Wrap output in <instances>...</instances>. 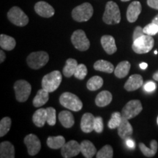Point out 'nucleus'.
Returning a JSON list of instances; mask_svg holds the SVG:
<instances>
[{
  "instance_id": "nucleus-1",
  "label": "nucleus",
  "mask_w": 158,
  "mask_h": 158,
  "mask_svg": "<svg viewBox=\"0 0 158 158\" xmlns=\"http://www.w3.org/2000/svg\"><path fill=\"white\" fill-rule=\"evenodd\" d=\"M102 21L106 24H117L121 21V13H120L118 6L113 1L108 2L106 5V9Z\"/></svg>"
},
{
  "instance_id": "nucleus-2",
  "label": "nucleus",
  "mask_w": 158,
  "mask_h": 158,
  "mask_svg": "<svg viewBox=\"0 0 158 158\" xmlns=\"http://www.w3.org/2000/svg\"><path fill=\"white\" fill-rule=\"evenodd\" d=\"M155 45V40L151 35H144L133 41L132 48L136 54H147L152 49Z\"/></svg>"
},
{
  "instance_id": "nucleus-3",
  "label": "nucleus",
  "mask_w": 158,
  "mask_h": 158,
  "mask_svg": "<svg viewBox=\"0 0 158 158\" xmlns=\"http://www.w3.org/2000/svg\"><path fill=\"white\" fill-rule=\"evenodd\" d=\"M62 81V73L59 70H54L45 75L42 79V88L50 93L56 91Z\"/></svg>"
},
{
  "instance_id": "nucleus-4",
  "label": "nucleus",
  "mask_w": 158,
  "mask_h": 158,
  "mask_svg": "<svg viewBox=\"0 0 158 158\" xmlns=\"http://www.w3.org/2000/svg\"><path fill=\"white\" fill-rule=\"evenodd\" d=\"M94 9L92 5L89 2H85L77 6L72 11V17L78 22L88 21L92 17Z\"/></svg>"
},
{
  "instance_id": "nucleus-5",
  "label": "nucleus",
  "mask_w": 158,
  "mask_h": 158,
  "mask_svg": "<svg viewBox=\"0 0 158 158\" xmlns=\"http://www.w3.org/2000/svg\"><path fill=\"white\" fill-rule=\"evenodd\" d=\"M59 102L64 108L73 111H79L82 109L83 102L76 94L70 92H64L59 98Z\"/></svg>"
},
{
  "instance_id": "nucleus-6",
  "label": "nucleus",
  "mask_w": 158,
  "mask_h": 158,
  "mask_svg": "<svg viewBox=\"0 0 158 158\" xmlns=\"http://www.w3.org/2000/svg\"><path fill=\"white\" fill-rule=\"evenodd\" d=\"M49 61V56L45 51L32 52L27 56V62L29 68L33 70L42 68Z\"/></svg>"
},
{
  "instance_id": "nucleus-7",
  "label": "nucleus",
  "mask_w": 158,
  "mask_h": 158,
  "mask_svg": "<svg viewBox=\"0 0 158 158\" xmlns=\"http://www.w3.org/2000/svg\"><path fill=\"white\" fill-rule=\"evenodd\" d=\"M14 90L15 98L20 102H24L28 100L31 92V86L25 80H19L15 83Z\"/></svg>"
},
{
  "instance_id": "nucleus-8",
  "label": "nucleus",
  "mask_w": 158,
  "mask_h": 158,
  "mask_svg": "<svg viewBox=\"0 0 158 158\" xmlns=\"http://www.w3.org/2000/svg\"><path fill=\"white\" fill-rule=\"evenodd\" d=\"M7 18L12 23L18 27H25L28 24L29 18L19 7H13L7 13Z\"/></svg>"
},
{
  "instance_id": "nucleus-9",
  "label": "nucleus",
  "mask_w": 158,
  "mask_h": 158,
  "mask_svg": "<svg viewBox=\"0 0 158 158\" xmlns=\"http://www.w3.org/2000/svg\"><path fill=\"white\" fill-rule=\"evenodd\" d=\"M71 42L74 47L80 51H87L89 48L90 42L86 37V33L81 29H78L73 33Z\"/></svg>"
},
{
  "instance_id": "nucleus-10",
  "label": "nucleus",
  "mask_w": 158,
  "mask_h": 158,
  "mask_svg": "<svg viewBox=\"0 0 158 158\" xmlns=\"http://www.w3.org/2000/svg\"><path fill=\"white\" fill-rule=\"evenodd\" d=\"M143 107L141 102L138 100H132L127 102L122 108V117L130 119L135 117L141 112Z\"/></svg>"
},
{
  "instance_id": "nucleus-11",
  "label": "nucleus",
  "mask_w": 158,
  "mask_h": 158,
  "mask_svg": "<svg viewBox=\"0 0 158 158\" xmlns=\"http://www.w3.org/2000/svg\"><path fill=\"white\" fill-rule=\"evenodd\" d=\"M24 143L27 147V151L29 155L35 156L40 151V141L35 134H29L26 136L24 138Z\"/></svg>"
},
{
  "instance_id": "nucleus-12",
  "label": "nucleus",
  "mask_w": 158,
  "mask_h": 158,
  "mask_svg": "<svg viewBox=\"0 0 158 158\" xmlns=\"http://www.w3.org/2000/svg\"><path fill=\"white\" fill-rule=\"evenodd\" d=\"M61 155L64 158H71L76 157L81 152V143L76 141L72 140L65 143L64 145L61 148Z\"/></svg>"
},
{
  "instance_id": "nucleus-13",
  "label": "nucleus",
  "mask_w": 158,
  "mask_h": 158,
  "mask_svg": "<svg viewBox=\"0 0 158 158\" xmlns=\"http://www.w3.org/2000/svg\"><path fill=\"white\" fill-rule=\"evenodd\" d=\"M35 10L37 14L43 18H51L55 13L54 7L44 1L38 2L35 4Z\"/></svg>"
},
{
  "instance_id": "nucleus-14",
  "label": "nucleus",
  "mask_w": 158,
  "mask_h": 158,
  "mask_svg": "<svg viewBox=\"0 0 158 158\" xmlns=\"http://www.w3.org/2000/svg\"><path fill=\"white\" fill-rule=\"evenodd\" d=\"M142 6L140 2L134 1L130 4L127 10V19L130 23L137 21L140 13H141Z\"/></svg>"
},
{
  "instance_id": "nucleus-15",
  "label": "nucleus",
  "mask_w": 158,
  "mask_h": 158,
  "mask_svg": "<svg viewBox=\"0 0 158 158\" xmlns=\"http://www.w3.org/2000/svg\"><path fill=\"white\" fill-rule=\"evenodd\" d=\"M143 85V80L141 75L134 74L128 78L124 84V87L128 92H133L141 87Z\"/></svg>"
},
{
  "instance_id": "nucleus-16",
  "label": "nucleus",
  "mask_w": 158,
  "mask_h": 158,
  "mask_svg": "<svg viewBox=\"0 0 158 158\" xmlns=\"http://www.w3.org/2000/svg\"><path fill=\"white\" fill-rule=\"evenodd\" d=\"M94 117L91 113H86L83 115L81 121V129L84 133H89L94 130Z\"/></svg>"
},
{
  "instance_id": "nucleus-17",
  "label": "nucleus",
  "mask_w": 158,
  "mask_h": 158,
  "mask_svg": "<svg viewBox=\"0 0 158 158\" xmlns=\"http://www.w3.org/2000/svg\"><path fill=\"white\" fill-rule=\"evenodd\" d=\"M102 47L108 54L112 55L116 52V48L115 39L110 35H103L100 40Z\"/></svg>"
},
{
  "instance_id": "nucleus-18",
  "label": "nucleus",
  "mask_w": 158,
  "mask_h": 158,
  "mask_svg": "<svg viewBox=\"0 0 158 158\" xmlns=\"http://www.w3.org/2000/svg\"><path fill=\"white\" fill-rule=\"evenodd\" d=\"M133 129L127 118L122 117V122L118 127V135L122 139L130 138L133 135Z\"/></svg>"
},
{
  "instance_id": "nucleus-19",
  "label": "nucleus",
  "mask_w": 158,
  "mask_h": 158,
  "mask_svg": "<svg viewBox=\"0 0 158 158\" xmlns=\"http://www.w3.org/2000/svg\"><path fill=\"white\" fill-rule=\"evenodd\" d=\"M81 152L86 158H92L96 155L97 149L92 142L84 140L81 143Z\"/></svg>"
},
{
  "instance_id": "nucleus-20",
  "label": "nucleus",
  "mask_w": 158,
  "mask_h": 158,
  "mask_svg": "<svg viewBox=\"0 0 158 158\" xmlns=\"http://www.w3.org/2000/svg\"><path fill=\"white\" fill-rule=\"evenodd\" d=\"M0 157L1 158H14V146L9 141L2 142L0 144Z\"/></svg>"
},
{
  "instance_id": "nucleus-21",
  "label": "nucleus",
  "mask_w": 158,
  "mask_h": 158,
  "mask_svg": "<svg viewBox=\"0 0 158 158\" xmlns=\"http://www.w3.org/2000/svg\"><path fill=\"white\" fill-rule=\"evenodd\" d=\"M112 94L107 90L100 92L95 98V104L98 107H105L109 105L112 101Z\"/></svg>"
},
{
  "instance_id": "nucleus-22",
  "label": "nucleus",
  "mask_w": 158,
  "mask_h": 158,
  "mask_svg": "<svg viewBox=\"0 0 158 158\" xmlns=\"http://www.w3.org/2000/svg\"><path fill=\"white\" fill-rule=\"evenodd\" d=\"M32 121L35 126L42 127L47 122V112L46 108H39L33 114Z\"/></svg>"
},
{
  "instance_id": "nucleus-23",
  "label": "nucleus",
  "mask_w": 158,
  "mask_h": 158,
  "mask_svg": "<svg viewBox=\"0 0 158 158\" xmlns=\"http://www.w3.org/2000/svg\"><path fill=\"white\" fill-rule=\"evenodd\" d=\"M59 120L65 128H70L74 125L75 119L72 113L68 110H62L59 114Z\"/></svg>"
},
{
  "instance_id": "nucleus-24",
  "label": "nucleus",
  "mask_w": 158,
  "mask_h": 158,
  "mask_svg": "<svg viewBox=\"0 0 158 158\" xmlns=\"http://www.w3.org/2000/svg\"><path fill=\"white\" fill-rule=\"evenodd\" d=\"M49 92L44 89H41L38 90L36 96L33 99V106L36 108H39L45 105L48 101Z\"/></svg>"
},
{
  "instance_id": "nucleus-25",
  "label": "nucleus",
  "mask_w": 158,
  "mask_h": 158,
  "mask_svg": "<svg viewBox=\"0 0 158 158\" xmlns=\"http://www.w3.org/2000/svg\"><path fill=\"white\" fill-rule=\"evenodd\" d=\"M139 148L144 156L147 157H153L157 152L158 143L156 140H152L150 142V148L146 147L143 143H139Z\"/></svg>"
},
{
  "instance_id": "nucleus-26",
  "label": "nucleus",
  "mask_w": 158,
  "mask_h": 158,
  "mask_svg": "<svg viewBox=\"0 0 158 158\" xmlns=\"http://www.w3.org/2000/svg\"><path fill=\"white\" fill-rule=\"evenodd\" d=\"M131 64L128 61H123L118 63L114 70V74L118 78H123L129 73Z\"/></svg>"
},
{
  "instance_id": "nucleus-27",
  "label": "nucleus",
  "mask_w": 158,
  "mask_h": 158,
  "mask_svg": "<svg viewBox=\"0 0 158 158\" xmlns=\"http://www.w3.org/2000/svg\"><path fill=\"white\" fill-rule=\"evenodd\" d=\"M15 45H16V42L13 37L3 34L0 35V46L4 50H13L15 48Z\"/></svg>"
},
{
  "instance_id": "nucleus-28",
  "label": "nucleus",
  "mask_w": 158,
  "mask_h": 158,
  "mask_svg": "<svg viewBox=\"0 0 158 158\" xmlns=\"http://www.w3.org/2000/svg\"><path fill=\"white\" fill-rule=\"evenodd\" d=\"M94 69L95 70L104 72L106 73H112L114 71L113 64L106 60H98L94 64Z\"/></svg>"
},
{
  "instance_id": "nucleus-29",
  "label": "nucleus",
  "mask_w": 158,
  "mask_h": 158,
  "mask_svg": "<svg viewBox=\"0 0 158 158\" xmlns=\"http://www.w3.org/2000/svg\"><path fill=\"white\" fill-rule=\"evenodd\" d=\"M65 143V138L62 135L49 136L47 139V145L52 149H61Z\"/></svg>"
},
{
  "instance_id": "nucleus-30",
  "label": "nucleus",
  "mask_w": 158,
  "mask_h": 158,
  "mask_svg": "<svg viewBox=\"0 0 158 158\" xmlns=\"http://www.w3.org/2000/svg\"><path fill=\"white\" fill-rule=\"evenodd\" d=\"M78 62L74 59H68L66 61V64L63 68V74L67 78H70L71 76H74L75 72L78 67Z\"/></svg>"
},
{
  "instance_id": "nucleus-31",
  "label": "nucleus",
  "mask_w": 158,
  "mask_h": 158,
  "mask_svg": "<svg viewBox=\"0 0 158 158\" xmlns=\"http://www.w3.org/2000/svg\"><path fill=\"white\" fill-rule=\"evenodd\" d=\"M103 85V79L101 77L95 76L89 79L86 83V87L90 91H96L100 89Z\"/></svg>"
},
{
  "instance_id": "nucleus-32",
  "label": "nucleus",
  "mask_w": 158,
  "mask_h": 158,
  "mask_svg": "<svg viewBox=\"0 0 158 158\" xmlns=\"http://www.w3.org/2000/svg\"><path fill=\"white\" fill-rule=\"evenodd\" d=\"M122 119V115L119 112H114L111 114V117L108 123V126L110 129H115L118 128L119 124H121Z\"/></svg>"
},
{
  "instance_id": "nucleus-33",
  "label": "nucleus",
  "mask_w": 158,
  "mask_h": 158,
  "mask_svg": "<svg viewBox=\"0 0 158 158\" xmlns=\"http://www.w3.org/2000/svg\"><path fill=\"white\" fill-rule=\"evenodd\" d=\"M97 158H112L114 157L113 148L110 145L104 146L97 152Z\"/></svg>"
},
{
  "instance_id": "nucleus-34",
  "label": "nucleus",
  "mask_w": 158,
  "mask_h": 158,
  "mask_svg": "<svg viewBox=\"0 0 158 158\" xmlns=\"http://www.w3.org/2000/svg\"><path fill=\"white\" fill-rule=\"evenodd\" d=\"M11 118L10 117H4L0 122V136L3 137L9 132L11 127Z\"/></svg>"
},
{
  "instance_id": "nucleus-35",
  "label": "nucleus",
  "mask_w": 158,
  "mask_h": 158,
  "mask_svg": "<svg viewBox=\"0 0 158 158\" xmlns=\"http://www.w3.org/2000/svg\"><path fill=\"white\" fill-rule=\"evenodd\" d=\"M47 112V123L50 126H54L56 122V110L52 107L46 108Z\"/></svg>"
},
{
  "instance_id": "nucleus-36",
  "label": "nucleus",
  "mask_w": 158,
  "mask_h": 158,
  "mask_svg": "<svg viewBox=\"0 0 158 158\" xmlns=\"http://www.w3.org/2000/svg\"><path fill=\"white\" fill-rule=\"evenodd\" d=\"M87 75V68L84 64H79L77 67L74 76L79 80H83Z\"/></svg>"
},
{
  "instance_id": "nucleus-37",
  "label": "nucleus",
  "mask_w": 158,
  "mask_h": 158,
  "mask_svg": "<svg viewBox=\"0 0 158 158\" xmlns=\"http://www.w3.org/2000/svg\"><path fill=\"white\" fill-rule=\"evenodd\" d=\"M143 32L145 33V35H151V36L157 35L158 33V25L153 22L149 23L143 28Z\"/></svg>"
},
{
  "instance_id": "nucleus-38",
  "label": "nucleus",
  "mask_w": 158,
  "mask_h": 158,
  "mask_svg": "<svg viewBox=\"0 0 158 158\" xmlns=\"http://www.w3.org/2000/svg\"><path fill=\"white\" fill-rule=\"evenodd\" d=\"M103 129H104L103 119H102L101 116H97V117H95V120H94V130L95 132H97V133H102Z\"/></svg>"
},
{
  "instance_id": "nucleus-39",
  "label": "nucleus",
  "mask_w": 158,
  "mask_h": 158,
  "mask_svg": "<svg viewBox=\"0 0 158 158\" xmlns=\"http://www.w3.org/2000/svg\"><path fill=\"white\" fill-rule=\"evenodd\" d=\"M157 88V84L153 81H148L144 84L143 89L147 92H152L155 91Z\"/></svg>"
},
{
  "instance_id": "nucleus-40",
  "label": "nucleus",
  "mask_w": 158,
  "mask_h": 158,
  "mask_svg": "<svg viewBox=\"0 0 158 158\" xmlns=\"http://www.w3.org/2000/svg\"><path fill=\"white\" fill-rule=\"evenodd\" d=\"M145 35V33L143 32V28H142L141 27H136L134 30L133 32V40H135L136 39L139 38L140 37L143 36V35Z\"/></svg>"
},
{
  "instance_id": "nucleus-41",
  "label": "nucleus",
  "mask_w": 158,
  "mask_h": 158,
  "mask_svg": "<svg viewBox=\"0 0 158 158\" xmlns=\"http://www.w3.org/2000/svg\"><path fill=\"white\" fill-rule=\"evenodd\" d=\"M147 5L152 8L158 10V0H147Z\"/></svg>"
},
{
  "instance_id": "nucleus-42",
  "label": "nucleus",
  "mask_w": 158,
  "mask_h": 158,
  "mask_svg": "<svg viewBox=\"0 0 158 158\" xmlns=\"http://www.w3.org/2000/svg\"><path fill=\"white\" fill-rule=\"evenodd\" d=\"M125 143L126 145H127V147L130 148V149H134V148H135V142H134L133 140L131 139V138H126Z\"/></svg>"
},
{
  "instance_id": "nucleus-43",
  "label": "nucleus",
  "mask_w": 158,
  "mask_h": 158,
  "mask_svg": "<svg viewBox=\"0 0 158 158\" xmlns=\"http://www.w3.org/2000/svg\"><path fill=\"white\" fill-rule=\"evenodd\" d=\"M5 58H6V56H5V52L2 50L0 51V62L2 63L5 60Z\"/></svg>"
},
{
  "instance_id": "nucleus-44",
  "label": "nucleus",
  "mask_w": 158,
  "mask_h": 158,
  "mask_svg": "<svg viewBox=\"0 0 158 158\" xmlns=\"http://www.w3.org/2000/svg\"><path fill=\"white\" fill-rule=\"evenodd\" d=\"M139 66H140V68L142 69V70H145V69L147 68L148 64H147V63L142 62V63H141V64H139Z\"/></svg>"
},
{
  "instance_id": "nucleus-45",
  "label": "nucleus",
  "mask_w": 158,
  "mask_h": 158,
  "mask_svg": "<svg viewBox=\"0 0 158 158\" xmlns=\"http://www.w3.org/2000/svg\"><path fill=\"white\" fill-rule=\"evenodd\" d=\"M153 79H154V80H155V81H158V70L156 71L155 73H154Z\"/></svg>"
},
{
  "instance_id": "nucleus-46",
  "label": "nucleus",
  "mask_w": 158,
  "mask_h": 158,
  "mask_svg": "<svg viewBox=\"0 0 158 158\" xmlns=\"http://www.w3.org/2000/svg\"><path fill=\"white\" fill-rule=\"evenodd\" d=\"M152 22H153V23H156V24L157 25H158V14L156 15V16L153 19V20H152Z\"/></svg>"
},
{
  "instance_id": "nucleus-47",
  "label": "nucleus",
  "mask_w": 158,
  "mask_h": 158,
  "mask_svg": "<svg viewBox=\"0 0 158 158\" xmlns=\"http://www.w3.org/2000/svg\"><path fill=\"white\" fill-rule=\"evenodd\" d=\"M122 2H128V1H130V0H121Z\"/></svg>"
},
{
  "instance_id": "nucleus-48",
  "label": "nucleus",
  "mask_w": 158,
  "mask_h": 158,
  "mask_svg": "<svg viewBox=\"0 0 158 158\" xmlns=\"http://www.w3.org/2000/svg\"><path fill=\"white\" fill-rule=\"evenodd\" d=\"M157 54V51H155V54Z\"/></svg>"
},
{
  "instance_id": "nucleus-49",
  "label": "nucleus",
  "mask_w": 158,
  "mask_h": 158,
  "mask_svg": "<svg viewBox=\"0 0 158 158\" xmlns=\"http://www.w3.org/2000/svg\"><path fill=\"white\" fill-rule=\"evenodd\" d=\"M157 124H158V116H157Z\"/></svg>"
}]
</instances>
